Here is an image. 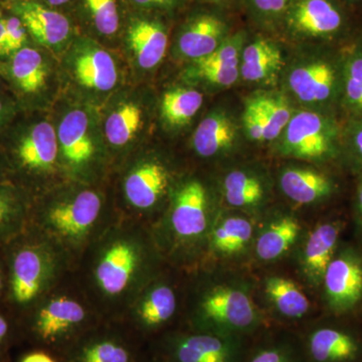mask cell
I'll return each mask as SVG.
<instances>
[{
	"instance_id": "cell-6",
	"label": "cell",
	"mask_w": 362,
	"mask_h": 362,
	"mask_svg": "<svg viewBox=\"0 0 362 362\" xmlns=\"http://www.w3.org/2000/svg\"><path fill=\"white\" fill-rule=\"evenodd\" d=\"M4 6L21 18L37 44L57 47L66 42L70 35V23L66 16L42 6L37 0H14Z\"/></svg>"
},
{
	"instance_id": "cell-4",
	"label": "cell",
	"mask_w": 362,
	"mask_h": 362,
	"mask_svg": "<svg viewBox=\"0 0 362 362\" xmlns=\"http://www.w3.org/2000/svg\"><path fill=\"white\" fill-rule=\"evenodd\" d=\"M169 362H240V345L235 338L216 333H195L169 339Z\"/></svg>"
},
{
	"instance_id": "cell-43",
	"label": "cell",
	"mask_w": 362,
	"mask_h": 362,
	"mask_svg": "<svg viewBox=\"0 0 362 362\" xmlns=\"http://www.w3.org/2000/svg\"><path fill=\"white\" fill-rule=\"evenodd\" d=\"M2 8L0 9V63H4L11 58L8 45H7L6 25H4V18H2Z\"/></svg>"
},
{
	"instance_id": "cell-31",
	"label": "cell",
	"mask_w": 362,
	"mask_h": 362,
	"mask_svg": "<svg viewBox=\"0 0 362 362\" xmlns=\"http://www.w3.org/2000/svg\"><path fill=\"white\" fill-rule=\"evenodd\" d=\"M343 96L347 108L362 117V47H354L345 54L342 68Z\"/></svg>"
},
{
	"instance_id": "cell-32",
	"label": "cell",
	"mask_w": 362,
	"mask_h": 362,
	"mask_svg": "<svg viewBox=\"0 0 362 362\" xmlns=\"http://www.w3.org/2000/svg\"><path fill=\"white\" fill-rule=\"evenodd\" d=\"M142 122V111L137 105H122L107 119V139L115 146H123L132 139Z\"/></svg>"
},
{
	"instance_id": "cell-21",
	"label": "cell",
	"mask_w": 362,
	"mask_h": 362,
	"mask_svg": "<svg viewBox=\"0 0 362 362\" xmlns=\"http://www.w3.org/2000/svg\"><path fill=\"white\" fill-rule=\"evenodd\" d=\"M59 145L71 164L85 163L94 153V145L89 135V119L84 112H70L59 124Z\"/></svg>"
},
{
	"instance_id": "cell-50",
	"label": "cell",
	"mask_w": 362,
	"mask_h": 362,
	"mask_svg": "<svg viewBox=\"0 0 362 362\" xmlns=\"http://www.w3.org/2000/svg\"><path fill=\"white\" fill-rule=\"evenodd\" d=\"M2 180H4V166L0 162V183H2Z\"/></svg>"
},
{
	"instance_id": "cell-41",
	"label": "cell",
	"mask_w": 362,
	"mask_h": 362,
	"mask_svg": "<svg viewBox=\"0 0 362 362\" xmlns=\"http://www.w3.org/2000/svg\"><path fill=\"white\" fill-rule=\"evenodd\" d=\"M257 13L268 18H276L287 13L290 0H250Z\"/></svg>"
},
{
	"instance_id": "cell-8",
	"label": "cell",
	"mask_w": 362,
	"mask_h": 362,
	"mask_svg": "<svg viewBox=\"0 0 362 362\" xmlns=\"http://www.w3.org/2000/svg\"><path fill=\"white\" fill-rule=\"evenodd\" d=\"M288 83L300 101L307 104L327 103L337 94V69L327 59H314L293 69Z\"/></svg>"
},
{
	"instance_id": "cell-36",
	"label": "cell",
	"mask_w": 362,
	"mask_h": 362,
	"mask_svg": "<svg viewBox=\"0 0 362 362\" xmlns=\"http://www.w3.org/2000/svg\"><path fill=\"white\" fill-rule=\"evenodd\" d=\"M86 2L97 30L102 35H114L119 26L115 0H86Z\"/></svg>"
},
{
	"instance_id": "cell-20",
	"label": "cell",
	"mask_w": 362,
	"mask_h": 362,
	"mask_svg": "<svg viewBox=\"0 0 362 362\" xmlns=\"http://www.w3.org/2000/svg\"><path fill=\"white\" fill-rule=\"evenodd\" d=\"M128 40L138 64L143 69L154 68L165 56L168 37L159 23L137 21L131 25Z\"/></svg>"
},
{
	"instance_id": "cell-27",
	"label": "cell",
	"mask_w": 362,
	"mask_h": 362,
	"mask_svg": "<svg viewBox=\"0 0 362 362\" xmlns=\"http://www.w3.org/2000/svg\"><path fill=\"white\" fill-rule=\"evenodd\" d=\"M299 232V223L293 218L276 221L257 242L256 250L259 259L272 261L282 256L294 244Z\"/></svg>"
},
{
	"instance_id": "cell-54",
	"label": "cell",
	"mask_w": 362,
	"mask_h": 362,
	"mask_svg": "<svg viewBox=\"0 0 362 362\" xmlns=\"http://www.w3.org/2000/svg\"><path fill=\"white\" fill-rule=\"evenodd\" d=\"M350 1H358V0H350Z\"/></svg>"
},
{
	"instance_id": "cell-34",
	"label": "cell",
	"mask_w": 362,
	"mask_h": 362,
	"mask_svg": "<svg viewBox=\"0 0 362 362\" xmlns=\"http://www.w3.org/2000/svg\"><path fill=\"white\" fill-rule=\"evenodd\" d=\"M252 233L250 221L242 218H228L214 230V249L223 254L240 252L251 239Z\"/></svg>"
},
{
	"instance_id": "cell-29",
	"label": "cell",
	"mask_w": 362,
	"mask_h": 362,
	"mask_svg": "<svg viewBox=\"0 0 362 362\" xmlns=\"http://www.w3.org/2000/svg\"><path fill=\"white\" fill-rule=\"evenodd\" d=\"M202 103L204 96L197 90H168L162 99V115L171 125H185L199 112Z\"/></svg>"
},
{
	"instance_id": "cell-22",
	"label": "cell",
	"mask_w": 362,
	"mask_h": 362,
	"mask_svg": "<svg viewBox=\"0 0 362 362\" xmlns=\"http://www.w3.org/2000/svg\"><path fill=\"white\" fill-rule=\"evenodd\" d=\"M237 138V126L225 113H213L199 124L194 135L197 153L211 157L230 148Z\"/></svg>"
},
{
	"instance_id": "cell-16",
	"label": "cell",
	"mask_w": 362,
	"mask_h": 362,
	"mask_svg": "<svg viewBox=\"0 0 362 362\" xmlns=\"http://www.w3.org/2000/svg\"><path fill=\"white\" fill-rule=\"evenodd\" d=\"M308 350L313 362H354L361 354V345L346 331L322 327L311 333Z\"/></svg>"
},
{
	"instance_id": "cell-26",
	"label": "cell",
	"mask_w": 362,
	"mask_h": 362,
	"mask_svg": "<svg viewBox=\"0 0 362 362\" xmlns=\"http://www.w3.org/2000/svg\"><path fill=\"white\" fill-rule=\"evenodd\" d=\"M247 103L265 124L267 141L278 138L291 120L293 114L290 105L280 95H262L250 99Z\"/></svg>"
},
{
	"instance_id": "cell-47",
	"label": "cell",
	"mask_w": 362,
	"mask_h": 362,
	"mask_svg": "<svg viewBox=\"0 0 362 362\" xmlns=\"http://www.w3.org/2000/svg\"><path fill=\"white\" fill-rule=\"evenodd\" d=\"M9 334L8 322L4 316L0 315V349L6 344L7 337Z\"/></svg>"
},
{
	"instance_id": "cell-55",
	"label": "cell",
	"mask_w": 362,
	"mask_h": 362,
	"mask_svg": "<svg viewBox=\"0 0 362 362\" xmlns=\"http://www.w3.org/2000/svg\"><path fill=\"white\" fill-rule=\"evenodd\" d=\"M2 7H4V6H0V9H1V8H2Z\"/></svg>"
},
{
	"instance_id": "cell-33",
	"label": "cell",
	"mask_w": 362,
	"mask_h": 362,
	"mask_svg": "<svg viewBox=\"0 0 362 362\" xmlns=\"http://www.w3.org/2000/svg\"><path fill=\"white\" fill-rule=\"evenodd\" d=\"M226 202L233 206H252L261 201L264 190L254 176L243 171H233L225 180Z\"/></svg>"
},
{
	"instance_id": "cell-28",
	"label": "cell",
	"mask_w": 362,
	"mask_h": 362,
	"mask_svg": "<svg viewBox=\"0 0 362 362\" xmlns=\"http://www.w3.org/2000/svg\"><path fill=\"white\" fill-rule=\"evenodd\" d=\"M266 292L282 315L300 318L309 310L310 303L301 290L291 280L271 278L267 282Z\"/></svg>"
},
{
	"instance_id": "cell-39",
	"label": "cell",
	"mask_w": 362,
	"mask_h": 362,
	"mask_svg": "<svg viewBox=\"0 0 362 362\" xmlns=\"http://www.w3.org/2000/svg\"><path fill=\"white\" fill-rule=\"evenodd\" d=\"M249 362H301L287 343H276L258 350Z\"/></svg>"
},
{
	"instance_id": "cell-12",
	"label": "cell",
	"mask_w": 362,
	"mask_h": 362,
	"mask_svg": "<svg viewBox=\"0 0 362 362\" xmlns=\"http://www.w3.org/2000/svg\"><path fill=\"white\" fill-rule=\"evenodd\" d=\"M44 255L35 247H23L13 255L11 263V295L20 305L30 303L44 284Z\"/></svg>"
},
{
	"instance_id": "cell-11",
	"label": "cell",
	"mask_w": 362,
	"mask_h": 362,
	"mask_svg": "<svg viewBox=\"0 0 362 362\" xmlns=\"http://www.w3.org/2000/svg\"><path fill=\"white\" fill-rule=\"evenodd\" d=\"M101 211V199L94 192L86 190L73 201L52 207L49 221L51 226L65 237L77 238L87 232L96 221Z\"/></svg>"
},
{
	"instance_id": "cell-53",
	"label": "cell",
	"mask_w": 362,
	"mask_h": 362,
	"mask_svg": "<svg viewBox=\"0 0 362 362\" xmlns=\"http://www.w3.org/2000/svg\"><path fill=\"white\" fill-rule=\"evenodd\" d=\"M1 284H2L1 275H0V289H1Z\"/></svg>"
},
{
	"instance_id": "cell-48",
	"label": "cell",
	"mask_w": 362,
	"mask_h": 362,
	"mask_svg": "<svg viewBox=\"0 0 362 362\" xmlns=\"http://www.w3.org/2000/svg\"><path fill=\"white\" fill-rule=\"evenodd\" d=\"M51 6H62V4H65L69 0H47Z\"/></svg>"
},
{
	"instance_id": "cell-10",
	"label": "cell",
	"mask_w": 362,
	"mask_h": 362,
	"mask_svg": "<svg viewBox=\"0 0 362 362\" xmlns=\"http://www.w3.org/2000/svg\"><path fill=\"white\" fill-rule=\"evenodd\" d=\"M4 75L7 76L14 90L21 98L40 94L47 84V69L44 56L39 49L30 45L14 52L4 64Z\"/></svg>"
},
{
	"instance_id": "cell-13",
	"label": "cell",
	"mask_w": 362,
	"mask_h": 362,
	"mask_svg": "<svg viewBox=\"0 0 362 362\" xmlns=\"http://www.w3.org/2000/svg\"><path fill=\"white\" fill-rule=\"evenodd\" d=\"M137 249L127 242L112 245L97 268L100 287L109 295L122 293L129 284L138 266Z\"/></svg>"
},
{
	"instance_id": "cell-40",
	"label": "cell",
	"mask_w": 362,
	"mask_h": 362,
	"mask_svg": "<svg viewBox=\"0 0 362 362\" xmlns=\"http://www.w3.org/2000/svg\"><path fill=\"white\" fill-rule=\"evenodd\" d=\"M243 122L250 139L254 141H267L266 128L263 120L249 103H247L245 109Z\"/></svg>"
},
{
	"instance_id": "cell-3",
	"label": "cell",
	"mask_w": 362,
	"mask_h": 362,
	"mask_svg": "<svg viewBox=\"0 0 362 362\" xmlns=\"http://www.w3.org/2000/svg\"><path fill=\"white\" fill-rule=\"evenodd\" d=\"M86 312L78 302L66 298L52 300L37 312L30 324V332L37 342L51 349H69L83 337Z\"/></svg>"
},
{
	"instance_id": "cell-24",
	"label": "cell",
	"mask_w": 362,
	"mask_h": 362,
	"mask_svg": "<svg viewBox=\"0 0 362 362\" xmlns=\"http://www.w3.org/2000/svg\"><path fill=\"white\" fill-rule=\"evenodd\" d=\"M75 74L81 84L101 92L113 89L117 83L115 62L104 49L83 52L76 61Z\"/></svg>"
},
{
	"instance_id": "cell-52",
	"label": "cell",
	"mask_w": 362,
	"mask_h": 362,
	"mask_svg": "<svg viewBox=\"0 0 362 362\" xmlns=\"http://www.w3.org/2000/svg\"><path fill=\"white\" fill-rule=\"evenodd\" d=\"M211 1H214V2H221V1H226V0H211Z\"/></svg>"
},
{
	"instance_id": "cell-2",
	"label": "cell",
	"mask_w": 362,
	"mask_h": 362,
	"mask_svg": "<svg viewBox=\"0 0 362 362\" xmlns=\"http://www.w3.org/2000/svg\"><path fill=\"white\" fill-rule=\"evenodd\" d=\"M337 128L327 117L311 111L294 114L283 134L282 148L288 156L323 159L332 156Z\"/></svg>"
},
{
	"instance_id": "cell-42",
	"label": "cell",
	"mask_w": 362,
	"mask_h": 362,
	"mask_svg": "<svg viewBox=\"0 0 362 362\" xmlns=\"http://www.w3.org/2000/svg\"><path fill=\"white\" fill-rule=\"evenodd\" d=\"M14 103L0 93V133L6 129L14 116Z\"/></svg>"
},
{
	"instance_id": "cell-18",
	"label": "cell",
	"mask_w": 362,
	"mask_h": 362,
	"mask_svg": "<svg viewBox=\"0 0 362 362\" xmlns=\"http://www.w3.org/2000/svg\"><path fill=\"white\" fill-rule=\"evenodd\" d=\"M168 185L165 168L149 162L133 171L125 181V192L133 206L139 209L151 207L162 197Z\"/></svg>"
},
{
	"instance_id": "cell-5",
	"label": "cell",
	"mask_w": 362,
	"mask_h": 362,
	"mask_svg": "<svg viewBox=\"0 0 362 362\" xmlns=\"http://www.w3.org/2000/svg\"><path fill=\"white\" fill-rule=\"evenodd\" d=\"M202 310L207 320L230 333L246 332L257 323L256 311L251 299L239 290L218 288L206 298Z\"/></svg>"
},
{
	"instance_id": "cell-17",
	"label": "cell",
	"mask_w": 362,
	"mask_h": 362,
	"mask_svg": "<svg viewBox=\"0 0 362 362\" xmlns=\"http://www.w3.org/2000/svg\"><path fill=\"white\" fill-rule=\"evenodd\" d=\"M283 57L275 44L259 40L245 47L240 61V74L250 83H268L278 75Z\"/></svg>"
},
{
	"instance_id": "cell-30",
	"label": "cell",
	"mask_w": 362,
	"mask_h": 362,
	"mask_svg": "<svg viewBox=\"0 0 362 362\" xmlns=\"http://www.w3.org/2000/svg\"><path fill=\"white\" fill-rule=\"evenodd\" d=\"M176 309V298L170 288L157 287L150 292L139 308V322L144 329H154L168 322Z\"/></svg>"
},
{
	"instance_id": "cell-15",
	"label": "cell",
	"mask_w": 362,
	"mask_h": 362,
	"mask_svg": "<svg viewBox=\"0 0 362 362\" xmlns=\"http://www.w3.org/2000/svg\"><path fill=\"white\" fill-rule=\"evenodd\" d=\"M226 25L216 16H202L185 28L178 49L185 58L199 61L213 54L226 40Z\"/></svg>"
},
{
	"instance_id": "cell-37",
	"label": "cell",
	"mask_w": 362,
	"mask_h": 362,
	"mask_svg": "<svg viewBox=\"0 0 362 362\" xmlns=\"http://www.w3.org/2000/svg\"><path fill=\"white\" fill-rule=\"evenodd\" d=\"M2 18L6 25L7 45L11 57L14 52L30 45V35L21 18L6 6L2 8Z\"/></svg>"
},
{
	"instance_id": "cell-19",
	"label": "cell",
	"mask_w": 362,
	"mask_h": 362,
	"mask_svg": "<svg viewBox=\"0 0 362 362\" xmlns=\"http://www.w3.org/2000/svg\"><path fill=\"white\" fill-rule=\"evenodd\" d=\"M68 362H133V354L115 335L82 337L68 349Z\"/></svg>"
},
{
	"instance_id": "cell-51",
	"label": "cell",
	"mask_w": 362,
	"mask_h": 362,
	"mask_svg": "<svg viewBox=\"0 0 362 362\" xmlns=\"http://www.w3.org/2000/svg\"><path fill=\"white\" fill-rule=\"evenodd\" d=\"M13 1H14V0H0V6H4Z\"/></svg>"
},
{
	"instance_id": "cell-7",
	"label": "cell",
	"mask_w": 362,
	"mask_h": 362,
	"mask_svg": "<svg viewBox=\"0 0 362 362\" xmlns=\"http://www.w3.org/2000/svg\"><path fill=\"white\" fill-rule=\"evenodd\" d=\"M287 13L290 30L302 37H331L343 25L342 13L331 0H298Z\"/></svg>"
},
{
	"instance_id": "cell-46",
	"label": "cell",
	"mask_w": 362,
	"mask_h": 362,
	"mask_svg": "<svg viewBox=\"0 0 362 362\" xmlns=\"http://www.w3.org/2000/svg\"><path fill=\"white\" fill-rule=\"evenodd\" d=\"M138 6L168 8L175 4V0H133Z\"/></svg>"
},
{
	"instance_id": "cell-35",
	"label": "cell",
	"mask_w": 362,
	"mask_h": 362,
	"mask_svg": "<svg viewBox=\"0 0 362 362\" xmlns=\"http://www.w3.org/2000/svg\"><path fill=\"white\" fill-rule=\"evenodd\" d=\"M25 214V204L18 190L0 183V239L18 230Z\"/></svg>"
},
{
	"instance_id": "cell-23",
	"label": "cell",
	"mask_w": 362,
	"mask_h": 362,
	"mask_svg": "<svg viewBox=\"0 0 362 362\" xmlns=\"http://www.w3.org/2000/svg\"><path fill=\"white\" fill-rule=\"evenodd\" d=\"M280 185L289 199L302 204H312L327 197L333 188L331 181L322 173L304 168L285 170L281 175Z\"/></svg>"
},
{
	"instance_id": "cell-9",
	"label": "cell",
	"mask_w": 362,
	"mask_h": 362,
	"mask_svg": "<svg viewBox=\"0 0 362 362\" xmlns=\"http://www.w3.org/2000/svg\"><path fill=\"white\" fill-rule=\"evenodd\" d=\"M326 293L337 310H345L361 299L362 267L356 259L342 256L332 259L324 274Z\"/></svg>"
},
{
	"instance_id": "cell-44",
	"label": "cell",
	"mask_w": 362,
	"mask_h": 362,
	"mask_svg": "<svg viewBox=\"0 0 362 362\" xmlns=\"http://www.w3.org/2000/svg\"><path fill=\"white\" fill-rule=\"evenodd\" d=\"M350 138H351L352 146L362 160V122L354 124L352 126Z\"/></svg>"
},
{
	"instance_id": "cell-45",
	"label": "cell",
	"mask_w": 362,
	"mask_h": 362,
	"mask_svg": "<svg viewBox=\"0 0 362 362\" xmlns=\"http://www.w3.org/2000/svg\"><path fill=\"white\" fill-rule=\"evenodd\" d=\"M21 362H57L56 359L45 351H35L26 354Z\"/></svg>"
},
{
	"instance_id": "cell-25",
	"label": "cell",
	"mask_w": 362,
	"mask_h": 362,
	"mask_svg": "<svg viewBox=\"0 0 362 362\" xmlns=\"http://www.w3.org/2000/svg\"><path fill=\"white\" fill-rule=\"evenodd\" d=\"M339 230L332 223H324L311 233L304 252V262L312 278L320 280L333 259Z\"/></svg>"
},
{
	"instance_id": "cell-38",
	"label": "cell",
	"mask_w": 362,
	"mask_h": 362,
	"mask_svg": "<svg viewBox=\"0 0 362 362\" xmlns=\"http://www.w3.org/2000/svg\"><path fill=\"white\" fill-rule=\"evenodd\" d=\"M195 77L218 87H230L237 82L240 76V66L233 68H194Z\"/></svg>"
},
{
	"instance_id": "cell-14",
	"label": "cell",
	"mask_w": 362,
	"mask_h": 362,
	"mask_svg": "<svg viewBox=\"0 0 362 362\" xmlns=\"http://www.w3.org/2000/svg\"><path fill=\"white\" fill-rule=\"evenodd\" d=\"M206 190L202 183L190 181L181 188L173 207V226L181 237L201 235L206 228Z\"/></svg>"
},
{
	"instance_id": "cell-1",
	"label": "cell",
	"mask_w": 362,
	"mask_h": 362,
	"mask_svg": "<svg viewBox=\"0 0 362 362\" xmlns=\"http://www.w3.org/2000/svg\"><path fill=\"white\" fill-rule=\"evenodd\" d=\"M9 133L6 157L18 171L39 175L54 165L59 151L58 135L49 122L18 126Z\"/></svg>"
},
{
	"instance_id": "cell-49",
	"label": "cell",
	"mask_w": 362,
	"mask_h": 362,
	"mask_svg": "<svg viewBox=\"0 0 362 362\" xmlns=\"http://www.w3.org/2000/svg\"><path fill=\"white\" fill-rule=\"evenodd\" d=\"M358 206H359V209H361V213L362 214V185H361V189H359V192H358Z\"/></svg>"
}]
</instances>
